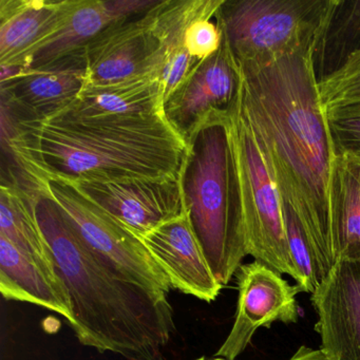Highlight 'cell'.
Segmentation results:
<instances>
[{"label": "cell", "mask_w": 360, "mask_h": 360, "mask_svg": "<svg viewBox=\"0 0 360 360\" xmlns=\"http://www.w3.org/2000/svg\"><path fill=\"white\" fill-rule=\"evenodd\" d=\"M242 75V112L282 201L309 238L322 280L336 263L332 184L337 151L320 103L314 56H288Z\"/></svg>", "instance_id": "1"}, {"label": "cell", "mask_w": 360, "mask_h": 360, "mask_svg": "<svg viewBox=\"0 0 360 360\" xmlns=\"http://www.w3.org/2000/svg\"><path fill=\"white\" fill-rule=\"evenodd\" d=\"M8 165L41 183L161 179L181 174L188 145L165 115L79 117L60 112L20 121L1 107Z\"/></svg>", "instance_id": "2"}, {"label": "cell", "mask_w": 360, "mask_h": 360, "mask_svg": "<svg viewBox=\"0 0 360 360\" xmlns=\"http://www.w3.org/2000/svg\"><path fill=\"white\" fill-rule=\"evenodd\" d=\"M37 218L68 290L69 324L79 342L125 360H168L165 349L176 333L168 295L127 279L101 260L45 191L37 198Z\"/></svg>", "instance_id": "3"}, {"label": "cell", "mask_w": 360, "mask_h": 360, "mask_svg": "<svg viewBox=\"0 0 360 360\" xmlns=\"http://www.w3.org/2000/svg\"><path fill=\"white\" fill-rule=\"evenodd\" d=\"M187 145L181 170L187 216L224 288L248 256L225 123L205 126Z\"/></svg>", "instance_id": "4"}, {"label": "cell", "mask_w": 360, "mask_h": 360, "mask_svg": "<svg viewBox=\"0 0 360 360\" xmlns=\"http://www.w3.org/2000/svg\"><path fill=\"white\" fill-rule=\"evenodd\" d=\"M338 3L339 0H224L216 20L244 72L288 56L315 58Z\"/></svg>", "instance_id": "5"}, {"label": "cell", "mask_w": 360, "mask_h": 360, "mask_svg": "<svg viewBox=\"0 0 360 360\" xmlns=\"http://www.w3.org/2000/svg\"><path fill=\"white\" fill-rule=\"evenodd\" d=\"M242 96V94H241ZM248 256L298 282L286 239L283 204L241 98L225 121Z\"/></svg>", "instance_id": "6"}, {"label": "cell", "mask_w": 360, "mask_h": 360, "mask_svg": "<svg viewBox=\"0 0 360 360\" xmlns=\"http://www.w3.org/2000/svg\"><path fill=\"white\" fill-rule=\"evenodd\" d=\"M44 191L58 204L86 245L120 274L164 294L172 290L169 278L151 256L142 238L60 176L41 180Z\"/></svg>", "instance_id": "7"}, {"label": "cell", "mask_w": 360, "mask_h": 360, "mask_svg": "<svg viewBox=\"0 0 360 360\" xmlns=\"http://www.w3.org/2000/svg\"><path fill=\"white\" fill-rule=\"evenodd\" d=\"M243 75L223 39L220 50L198 63L164 102L168 123L188 144L207 125L225 123L241 98Z\"/></svg>", "instance_id": "8"}, {"label": "cell", "mask_w": 360, "mask_h": 360, "mask_svg": "<svg viewBox=\"0 0 360 360\" xmlns=\"http://www.w3.org/2000/svg\"><path fill=\"white\" fill-rule=\"evenodd\" d=\"M238 303L235 322L229 336L214 354L216 357L235 360L252 342L261 328L275 322L297 323L299 307L297 285H290L281 274L267 265L252 261L238 269Z\"/></svg>", "instance_id": "9"}, {"label": "cell", "mask_w": 360, "mask_h": 360, "mask_svg": "<svg viewBox=\"0 0 360 360\" xmlns=\"http://www.w3.org/2000/svg\"><path fill=\"white\" fill-rule=\"evenodd\" d=\"M69 182L141 238L186 212L181 174L161 179Z\"/></svg>", "instance_id": "10"}, {"label": "cell", "mask_w": 360, "mask_h": 360, "mask_svg": "<svg viewBox=\"0 0 360 360\" xmlns=\"http://www.w3.org/2000/svg\"><path fill=\"white\" fill-rule=\"evenodd\" d=\"M328 360H360V258L337 260L311 294Z\"/></svg>", "instance_id": "11"}, {"label": "cell", "mask_w": 360, "mask_h": 360, "mask_svg": "<svg viewBox=\"0 0 360 360\" xmlns=\"http://www.w3.org/2000/svg\"><path fill=\"white\" fill-rule=\"evenodd\" d=\"M87 85L85 48L0 83L1 107L20 121L49 119L72 104Z\"/></svg>", "instance_id": "12"}, {"label": "cell", "mask_w": 360, "mask_h": 360, "mask_svg": "<svg viewBox=\"0 0 360 360\" xmlns=\"http://www.w3.org/2000/svg\"><path fill=\"white\" fill-rule=\"evenodd\" d=\"M158 49L148 13L110 25L85 47L86 86L111 85L150 73L159 77Z\"/></svg>", "instance_id": "13"}, {"label": "cell", "mask_w": 360, "mask_h": 360, "mask_svg": "<svg viewBox=\"0 0 360 360\" xmlns=\"http://www.w3.org/2000/svg\"><path fill=\"white\" fill-rule=\"evenodd\" d=\"M142 240L169 278L172 290L205 302L218 298L223 286L208 264L187 212L162 223Z\"/></svg>", "instance_id": "14"}, {"label": "cell", "mask_w": 360, "mask_h": 360, "mask_svg": "<svg viewBox=\"0 0 360 360\" xmlns=\"http://www.w3.org/2000/svg\"><path fill=\"white\" fill-rule=\"evenodd\" d=\"M224 0H161L148 12L151 30L158 41L159 79L164 90V102L188 77L197 60L185 47L189 25L202 16H214Z\"/></svg>", "instance_id": "15"}, {"label": "cell", "mask_w": 360, "mask_h": 360, "mask_svg": "<svg viewBox=\"0 0 360 360\" xmlns=\"http://www.w3.org/2000/svg\"><path fill=\"white\" fill-rule=\"evenodd\" d=\"M0 292L7 300L39 305L70 322L72 305L68 290L56 269L20 252L0 236Z\"/></svg>", "instance_id": "16"}, {"label": "cell", "mask_w": 360, "mask_h": 360, "mask_svg": "<svg viewBox=\"0 0 360 360\" xmlns=\"http://www.w3.org/2000/svg\"><path fill=\"white\" fill-rule=\"evenodd\" d=\"M73 0H0V66H11L56 28Z\"/></svg>", "instance_id": "17"}, {"label": "cell", "mask_w": 360, "mask_h": 360, "mask_svg": "<svg viewBox=\"0 0 360 360\" xmlns=\"http://www.w3.org/2000/svg\"><path fill=\"white\" fill-rule=\"evenodd\" d=\"M60 112L79 117L164 115L163 86L155 73L111 85L85 86Z\"/></svg>", "instance_id": "18"}, {"label": "cell", "mask_w": 360, "mask_h": 360, "mask_svg": "<svg viewBox=\"0 0 360 360\" xmlns=\"http://www.w3.org/2000/svg\"><path fill=\"white\" fill-rule=\"evenodd\" d=\"M117 22L105 0H73L72 7L56 28L11 66L20 67L22 71L51 64L84 49L96 35Z\"/></svg>", "instance_id": "19"}, {"label": "cell", "mask_w": 360, "mask_h": 360, "mask_svg": "<svg viewBox=\"0 0 360 360\" xmlns=\"http://www.w3.org/2000/svg\"><path fill=\"white\" fill-rule=\"evenodd\" d=\"M0 188V236L27 256L54 269L51 250L37 218V198L43 191L4 180Z\"/></svg>", "instance_id": "20"}, {"label": "cell", "mask_w": 360, "mask_h": 360, "mask_svg": "<svg viewBox=\"0 0 360 360\" xmlns=\"http://www.w3.org/2000/svg\"><path fill=\"white\" fill-rule=\"evenodd\" d=\"M333 240L337 260L360 258V158L337 153L332 184Z\"/></svg>", "instance_id": "21"}, {"label": "cell", "mask_w": 360, "mask_h": 360, "mask_svg": "<svg viewBox=\"0 0 360 360\" xmlns=\"http://www.w3.org/2000/svg\"><path fill=\"white\" fill-rule=\"evenodd\" d=\"M360 50V0H339L330 26L316 52L318 79L338 70Z\"/></svg>", "instance_id": "22"}, {"label": "cell", "mask_w": 360, "mask_h": 360, "mask_svg": "<svg viewBox=\"0 0 360 360\" xmlns=\"http://www.w3.org/2000/svg\"><path fill=\"white\" fill-rule=\"evenodd\" d=\"M283 204L284 222H285L286 239L290 258L296 267L299 280L296 285L301 292L313 294L321 281L315 252L309 243V238L292 208Z\"/></svg>", "instance_id": "23"}, {"label": "cell", "mask_w": 360, "mask_h": 360, "mask_svg": "<svg viewBox=\"0 0 360 360\" xmlns=\"http://www.w3.org/2000/svg\"><path fill=\"white\" fill-rule=\"evenodd\" d=\"M319 98L326 111L360 103V50L338 70L320 79Z\"/></svg>", "instance_id": "24"}, {"label": "cell", "mask_w": 360, "mask_h": 360, "mask_svg": "<svg viewBox=\"0 0 360 360\" xmlns=\"http://www.w3.org/2000/svg\"><path fill=\"white\" fill-rule=\"evenodd\" d=\"M326 112L337 153L360 158V103Z\"/></svg>", "instance_id": "25"}, {"label": "cell", "mask_w": 360, "mask_h": 360, "mask_svg": "<svg viewBox=\"0 0 360 360\" xmlns=\"http://www.w3.org/2000/svg\"><path fill=\"white\" fill-rule=\"evenodd\" d=\"M214 16H202L189 25L185 35V47L191 58L202 62L220 50L223 33L218 22H212Z\"/></svg>", "instance_id": "26"}, {"label": "cell", "mask_w": 360, "mask_h": 360, "mask_svg": "<svg viewBox=\"0 0 360 360\" xmlns=\"http://www.w3.org/2000/svg\"><path fill=\"white\" fill-rule=\"evenodd\" d=\"M160 3L161 0H105L107 9L119 22L148 13Z\"/></svg>", "instance_id": "27"}, {"label": "cell", "mask_w": 360, "mask_h": 360, "mask_svg": "<svg viewBox=\"0 0 360 360\" xmlns=\"http://www.w3.org/2000/svg\"><path fill=\"white\" fill-rule=\"evenodd\" d=\"M197 360H229L224 358L216 357L214 359H206L201 357ZM288 360H328L320 349H311V347L302 345L297 349L296 353L292 356Z\"/></svg>", "instance_id": "28"}]
</instances>
